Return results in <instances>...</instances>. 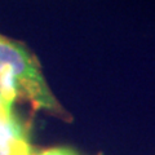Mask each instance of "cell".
Masks as SVG:
<instances>
[{
    "label": "cell",
    "instance_id": "cell-1",
    "mask_svg": "<svg viewBox=\"0 0 155 155\" xmlns=\"http://www.w3.org/2000/svg\"><path fill=\"white\" fill-rule=\"evenodd\" d=\"M0 92L13 102L17 96L35 110L64 116L65 110L48 85L36 61L26 47L0 34Z\"/></svg>",
    "mask_w": 155,
    "mask_h": 155
},
{
    "label": "cell",
    "instance_id": "cell-2",
    "mask_svg": "<svg viewBox=\"0 0 155 155\" xmlns=\"http://www.w3.org/2000/svg\"><path fill=\"white\" fill-rule=\"evenodd\" d=\"M28 136L17 116L0 125V155H32Z\"/></svg>",
    "mask_w": 155,
    "mask_h": 155
},
{
    "label": "cell",
    "instance_id": "cell-4",
    "mask_svg": "<svg viewBox=\"0 0 155 155\" xmlns=\"http://www.w3.org/2000/svg\"><path fill=\"white\" fill-rule=\"evenodd\" d=\"M32 155H38V154H32Z\"/></svg>",
    "mask_w": 155,
    "mask_h": 155
},
{
    "label": "cell",
    "instance_id": "cell-3",
    "mask_svg": "<svg viewBox=\"0 0 155 155\" xmlns=\"http://www.w3.org/2000/svg\"><path fill=\"white\" fill-rule=\"evenodd\" d=\"M12 104L13 102H11V101L0 92V123H4L16 116L12 110Z\"/></svg>",
    "mask_w": 155,
    "mask_h": 155
}]
</instances>
